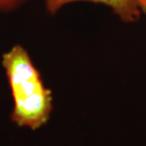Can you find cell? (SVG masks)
<instances>
[{"mask_svg": "<svg viewBox=\"0 0 146 146\" xmlns=\"http://www.w3.org/2000/svg\"><path fill=\"white\" fill-rule=\"evenodd\" d=\"M2 66L13 100L11 120L33 131L46 125L53 110L52 92L44 85L28 51L21 45L12 46L3 54Z\"/></svg>", "mask_w": 146, "mask_h": 146, "instance_id": "cell-1", "label": "cell"}, {"mask_svg": "<svg viewBox=\"0 0 146 146\" xmlns=\"http://www.w3.org/2000/svg\"><path fill=\"white\" fill-rule=\"evenodd\" d=\"M76 2H89L110 7L121 21L127 23L136 22L141 15L146 14V0H45L46 9L54 14L64 6Z\"/></svg>", "mask_w": 146, "mask_h": 146, "instance_id": "cell-2", "label": "cell"}, {"mask_svg": "<svg viewBox=\"0 0 146 146\" xmlns=\"http://www.w3.org/2000/svg\"><path fill=\"white\" fill-rule=\"evenodd\" d=\"M25 2L26 0H0V14L16 10Z\"/></svg>", "mask_w": 146, "mask_h": 146, "instance_id": "cell-3", "label": "cell"}]
</instances>
